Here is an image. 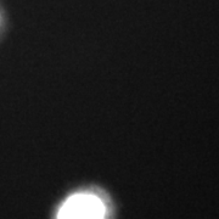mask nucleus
I'll return each instance as SVG.
<instances>
[{
	"mask_svg": "<svg viewBox=\"0 0 219 219\" xmlns=\"http://www.w3.org/2000/svg\"><path fill=\"white\" fill-rule=\"evenodd\" d=\"M106 207L102 200L89 192L67 198L57 213V219H105Z\"/></svg>",
	"mask_w": 219,
	"mask_h": 219,
	"instance_id": "f257e3e1",
	"label": "nucleus"
}]
</instances>
